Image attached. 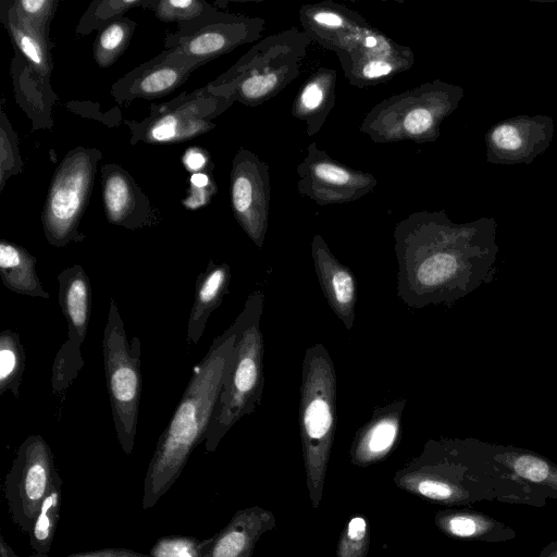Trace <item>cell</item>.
<instances>
[{"label": "cell", "mask_w": 557, "mask_h": 557, "mask_svg": "<svg viewBox=\"0 0 557 557\" xmlns=\"http://www.w3.org/2000/svg\"><path fill=\"white\" fill-rule=\"evenodd\" d=\"M336 81L335 70L319 67L298 89L292 104V114L306 123L308 136H313L321 129L334 108Z\"/></svg>", "instance_id": "23"}, {"label": "cell", "mask_w": 557, "mask_h": 557, "mask_svg": "<svg viewBox=\"0 0 557 557\" xmlns=\"http://www.w3.org/2000/svg\"><path fill=\"white\" fill-rule=\"evenodd\" d=\"M136 23L123 16L102 28L92 46L94 60L101 69L111 66L125 52Z\"/></svg>", "instance_id": "30"}, {"label": "cell", "mask_w": 557, "mask_h": 557, "mask_svg": "<svg viewBox=\"0 0 557 557\" xmlns=\"http://www.w3.org/2000/svg\"><path fill=\"white\" fill-rule=\"evenodd\" d=\"M231 281L227 263L210 259L206 270L198 274L194 304L187 323V342L197 344L201 338L211 313L221 305Z\"/></svg>", "instance_id": "25"}, {"label": "cell", "mask_w": 557, "mask_h": 557, "mask_svg": "<svg viewBox=\"0 0 557 557\" xmlns=\"http://www.w3.org/2000/svg\"><path fill=\"white\" fill-rule=\"evenodd\" d=\"M311 257L326 302L346 330H352L357 302L354 272L332 253L320 234L312 238Z\"/></svg>", "instance_id": "19"}, {"label": "cell", "mask_w": 557, "mask_h": 557, "mask_svg": "<svg viewBox=\"0 0 557 557\" xmlns=\"http://www.w3.org/2000/svg\"><path fill=\"white\" fill-rule=\"evenodd\" d=\"M66 557H151L126 548H104L72 554Z\"/></svg>", "instance_id": "41"}, {"label": "cell", "mask_w": 557, "mask_h": 557, "mask_svg": "<svg viewBox=\"0 0 557 557\" xmlns=\"http://www.w3.org/2000/svg\"><path fill=\"white\" fill-rule=\"evenodd\" d=\"M60 487L61 479L55 473L29 533L33 549L40 554L47 553L52 544L60 510Z\"/></svg>", "instance_id": "32"}, {"label": "cell", "mask_w": 557, "mask_h": 557, "mask_svg": "<svg viewBox=\"0 0 557 557\" xmlns=\"http://www.w3.org/2000/svg\"><path fill=\"white\" fill-rule=\"evenodd\" d=\"M25 351L17 332L0 333V396L10 392L20 397V386L25 370Z\"/></svg>", "instance_id": "29"}, {"label": "cell", "mask_w": 557, "mask_h": 557, "mask_svg": "<svg viewBox=\"0 0 557 557\" xmlns=\"http://www.w3.org/2000/svg\"><path fill=\"white\" fill-rule=\"evenodd\" d=\"M201 65L177 48L165 49L119 78L111 87V96L121 106L135 99L168 96Z\"/></svg>", "instance_id": "16"}, {"label": "cell", "mask_w": 557, "mask_h": 557, "mask_svg": "<svg viewBox=\"0 0 557 557\" xmlns=\"http://www.w3.org/2000/svg\"><path fill=\"white\" fill-rule=\"evenodd\" d=\"M234 102L210 92L207 86L186 91L150 107L140 121H126L132 145L177 144L190 140L213 129V122Z\"/></svg>", "instance_id": "9"}, {"label": "cell", "mask_w": 557, "mask_h": 557, "mask_svg": "<svg viewBox=\"0 0 557 557\" xmlns=\"http://www.w3.org/2000/svg\"><path fill=\"white\" fill-rule=\"evenodd\" d=\"M337 58L349 84L358 88L385 83L409 70L416 60L409 47L372 25L349 51Z\"/></svg>", "instance_id": "14"}, {"label": "cell", "mask_w": 557, "mask_h": 557, "mask_svg": "<svg viewBox=\"0 0 557 557\" xmlns=\"http://www.w3.org/2000/svg\"><path fill=\"white\" fill-rule=\"evenodd\" d=\"M205 541L185 536L160 539L151 548V557H200Z\"/></svg>", "instance_id": "37"}, {"label": "cell", "mask_w": 557, "mask_h": 557, "mask_svg": "<svg viewBox=\"0 0 557 557\" xmlns=\"http://www.w3.org/2000/svg\"><path fill=\"white\" fill-rule=\"evenodd\" d=\"M418 491L423 496L436 500L453 499L457 495L453 487L442 480H422L419 482Z\"/></svg>", "instance_id": "39"}, {"label": "cell", "mask_w": 557, "mask_h": 557, "mask_svg": "<svg viewBox=\"0 0 557 557\" xmlns=\"http://www.w3.org/2000/svg\"><path fill=\"white\" fill-rule=\"evenodd\" d=\"M442 523L448 533L462 539L496 543L516 537L515 530L507 524L475 511L454 512L443 518Z\"/></svg>", "instance_id": "28"}, {"label": "cell", "mask_w": 557, "mask_h": 557, "mask_svg": "<svg viewBox=\"0 0 557 557\" xmlns=\"http://www.w3.org/2000/svg\"><path fill=\"white\" fill-rule=\"evenodd\" d=\"M496 236L494 218L455 223L444 210L407 215L393 233L397 297L411 310L451 307L491 283L497 272Z\"/></svg>", "instance_id": "1"}, {"label": "cell", "mask_w": 557, "mask_h": 557, "mask_svg": "<svg viewBox=\"0 0 557 557\" xmlns=\"http://www.w3.org/2000/svg\"><path fill=\"white\" fill-rule=\"evenodd\" d=\"M140 339L128 341L116 301L110 299L102 352L107 389L116 437L123 451H133L141 396Z\"/></svg>", "instance_id": "6"}, {"label": "cell", "mask_w": 557, "mask_h": 557, "mask_svg": "<svg viewBox=\"0 0 557 557\" xmlns=\"http://www.w3.org/2000/svg\"><path fill=\"white\" fill-rule=\"evenodd\" d=\"M337 379L326 347L317 343L306 349L301 366L299 425L308 468L321 472L336 428Z\"/></svg>", "instance_id": "7"}, {"label": "cell", "mask_w": 557, "mask_h": 557, "mask_svg": "<svg viewBox=\"0 0 557 557\" xmlns=\"http://www.w3.org/2000/svg\"><path fill=\"white\" fill-rule=\"evenodd\" d=\"M311 41L297 27L271 34L206 86L213 95L233 102L260 106L299 76Z\"/></svg>", "instance_id": "3"}, {"label": "cell", "mask_w": 557, "mask_h": 557, "mask_svg": "<svg viewBox=\"0 0 557 557\" xmlns=\"http://www.w3.org/2000/svg\"><path fill=\"white\" fill-rule=\"evenodd\" d=\"M265 27L262 17L222 12L219 9L180 25L165 39V49L177 48L202 65L235 48L257 41Z\"/></svg>", "instance_id": "10"}, {"label": "cell", "mask_w": 557, "mask_h": 557, "mask_svg": "<svg viewBox=\"0 0 557 557\" xmlns=\"http://www.w3.org/2000/svg\"><path fill=\"white\" fill-rule=\"evenodd\" d=\"M554 121L544 114H520L492 125L485 134L486 160L492 164H531L550 145Z\"/></svg>", "instance_id": "15"}, {"label": "cell", "mask_w": 557, "mask_h": 557, "mask_svg": "<svg viewBox=\"0 0 557 557\" xmlns=\"http://www.w3.org/2000/svg\"><path fill=\"white\" fill-rule=\"evenodd\" d=\"M463 96L461 86L438 78L426 82L375 104L362 120L360 132L377 144L433 143Z\"/></svg>", "instance_id": "5"}, {"label": "cell", "mask_w": 557, "mask_h": 557, "mask_svg": "<svg viewBox=\"0 0 557 557\" xmlns=\"http://www.w3.org/2000/svg\"><path fill=\"white\" fill-rule=\"evenodd\" d=\"M0 21L8 30L14 49H16L32 67L44 78L50 79L53 70L51 42L17 21L7 8L0 3Z\"/></svg>", "instance_id": "27"}, {"label": "cell", "mask_w": 557, "mask_h": 557, "mask_svg": "<svg viewBox=\"0 0 557 557\" xmlns=\"http://www.w3.org/2000/svg\"><path fill=\"white\" fill-rule=\"evenodd\" d=\"M407 399L399 398L376 407L370 420L358 431L354 456L368 462L385 456L398 438Z\"/></svg>", "instance_id": "24"}, {"label": "cell", "mask_w": 557, "mask_h": 557, "mask_svg": "<svg viewBox=\"0 0 557 557\" xmlns=\"http://www.w3.org/2000/svg\"><path fill=\"white\" fill-rule=\"evenodd\" d=\"M10 73L16 101L33 122V129H50L53 125L52 107L57 99L50 79L40 76L16 49Z\"/></svg>", "instance_id": "20"}, {"label": "cell", "mask_w": 557, "mask_h": 557, "mask_svg": "<svg viewBox=\"0 0 557 557\" xmlns=\"http://www.w3.org/2000/svg\"><path fill=\"white\" fill-rule=\"evenodd\" d=\"M53 454L41 435L28 436L17 448L5 480V495L14 522L29 534L55 476Z\"/></svg>", "instance_id": "11"}, {"label": "cell", "mask_w": 557, "mask_h": 557, "mask_svg": "<svg viewBox=\"0 0 557 557\" xmlns=\"http://www.w3.org/2000/svg\"><path fill=\"white\" fill-rule=\"evenodd\" d=\"M101 189L109 223L127 230L153 224L156 212L134 177L114 163L101 166Z\"/></svg>", "instance_id": "18"}, {"label": "cell", "mask_w": 557, "mask_h": 557, "mask_svg": "<svg viewBox=\"0 0 557 557\" xmlns=\"http://www.w3.org/2000/svg\"><path fill=\"white\" fill-rule=\"evenodd\" d=\"M218 8L203 0H157L153 11L162 22H176L177 26L194 22Z\"/></svg>", "instance_id": "35"}, {"label": "cell", "mask_w": 557, "mask_h": 557, "mask_svg": "<svg viewBox=\"0 0 557 557\" xmlns=\"http://www.w3.org/2000/svg\"><path fill=\"white\" fill-rule=\"evenodd\" d=\"M182 161L187 170L194 173L213 171L210 153L201 147H190L184 153Z\"/></svg>", "instance_id": "38"}, {"label": "cell", "mask_w": 557, "mask_h": 557, "mask_svg": "<svg viewBox=\"0 0 557 557\" xmlns=\"http://www.w3.org/2000/svg\"><path fill=\"white\" fill-rule=\"evenodd\" d=\"M1 4L28 29L49 40V26L59 4L58 0H2Z\"/></svg>", "instance_id": "33"}, {"label": "cell", "mask_w": 557, "mask_h": 557, "mask_svg": "<svg viewBox=\"0 0 557 557\" xmlns=\"http://www.w3.org/2000/svg\"><path fill=\"white\" fill-rule=\"evenodd\" d=\"M264 294H249L243 310L232 360L205 437L207 451H213L227 431L260 405L264 388V342L260 320Z\"/></svg>", "instance_id": "4"}, {"label": "cell", "mask_w": 557, "mask_h": 557, "mask_svg": "<svg viewBox=\"0 0 557 557\" xmlns=\"http://www.w3.org/2000/svg\"><path fill=\"white\" fill-rule=\"evenodd\" d=\"M20 154L17 135L7 117L4 111L0 114V191L7 181L23 170Z\"/></svg>", "instance_id": "36"}, {"label": "cell", "mask_w": 557, "mask_h": 557, "mask_svg": "<svg viewBox=\"0 0 557 557\" xmlns=\"http://www.w3.org/2000/svg\"><path fill=\"white\" fill-rule=\"evenodd\" d=\"M36 257L8 240L0 242V276L3 285L21 295L49 299L36 272Z\"/></svg>", "instance_id": "26"}, {"label": "cell", "mask_w": 557, "mask_h": 557, "mask_svg": "<svg viewBox=\"0 0 557 557\" xmlns=\"http://www.w3.org/2000/svg\"><path fill=\"white\" fill-rule=\"evenodd\" d=\"M83 366L81 348L66 339L60 346L52 366L51 386L53 395H64L77 377Z\"/></svg>", "instance_id": "34"}, {"label": "cell", "mask_w": 557, "mask_h": 557, "mask_svg": "<svg viewBox=\"0 0 557 557\" xmlns=\"http://www.w3.org/2000/svg\"><path fill=\"white\" fill-rule=\"evenodd\" d=\"M230 195L237 223L252 243L262 248L269 225V166L244 147L232 161Z\"/></svg>", "instance_id": "13"}, {"label": "cell", "mask_w": 557, "mask_h": 557, "mask_svg": "<svg viewBox=\"0 0 557 557\" xmlns=\"http://www.w3.org/2000/svg\"><path fill=\"white\" fill-rule=\"evenodd\" d=\"M366 521L363 518H352L348 523L347 537L354 542H360L366 535Z\"/></svg>", "instance_id": "42"}, {"label": "cell", "mask_w": 557, "mask_h": 557, "mask_svg": "<svg viewBox=\"0 0 557 557\" xmlns=\"http://www.w3.org/2000/svg\"><path fill=\"white\" fill-rule=\"evenodd\" d=\"M539 557H557V540L548 543L540 553Z\"/></svg>", "instance_id": "43"}, {"label": "cell", "mask_w": 557, "mask_h": 557, "mask_svg": "<svg viewBox=\"0 0 557 557\" xmlns=\"http://www.w3.org/2000/svg\"><path fill=\"white\" fill-rule=\"evenodd\" d=\"M302 32L336 55L349 51L371 26L356 11L331 0L299 9Z\"/></svg>", "instance_id": "17"}, {"label": "cell", "mask_w": 557, "mask_h": 557, "mask_svg": "<svg viewBox=\"0 0 557 557\" xmlns=\"http://www.w3.org/2000/svg\"><path fill=\"white\" fill-rule=\"evenodd\" d=\"M157 0H95L82 15L76 26L77 35H88L124 16L133 8L143 7L153 10Z\"/></svg>", "instance_id": "31"}, {"label": "cell", "mask_w": 557, "mask_h": 557, "mask_svg": "<svg viewBox=\"0 0 557 557\" xmlns=\"http://www.w3.org/2000/svg\"><path fill=\"white\" fill-rule=\"evenodd\" d=\"M297 190L319 206L356 201L377 185L372 173L355 170L333 159L313 141L297 166Z\"/></svg>", "instance_id": "12"}, {"label": "cell", "mask_w": 557, "mask_h": 557, "mask_svg": "<svg viewBox=\"0 0 557 557\" xmlns=\"http://www.w3.org/2000/svg\"><path fill=\"white\" fill-rule=\"evenodd\" d=\"M216 191V185L195 187L190 185L188 195L182 200L188 210H197L209 203Z\"/></svg>", "instance_id": "40"}, {"label": "cell", "mask_w": 557, "mask_h": 557, "mask_svg": "<svg viewBox=\"0 0 557 557\" xmlns=\"http://www.w3.org/2000/svg\"><path fill=\"white\" fill-rule=\"evenodd\" d=\"M101 158L98 149L79 146L67 152L54 171L41 214L45 237L51 246L61 248L84 240L79 224Z\"/></svg>", "instance_id": "8"}, {"label": "cell", "mask_w": 557, "mask_h": 557, "mask_svg": "<svg viewBox=\"0 0 557 557\" xmlns=\"http://www.w3.org/2000/svg\"><path fill=\"white\" fill-rule=\"evenodd\" d=\"M59 304L67 322V339L79 347L84 343L90 319L91 287L82 265L74 264L58 274Z\"/></svg>", "instance_id": "22"}, {"label": "cell", "mask_w": 557, "mask_h": 557, "mask_svg": "<svg viewBox=\"0 0 557 557\" xmlns=\"http://www.w3.org/2000/svg\"><path fill=\"white\" fill-rule=\"evenodd\" d=\"M491 458L544 498L557 499V465L524 448L486 443Z\"/></svg>", "instance_id": "21"}, {"label": "cell", "mask_w": 557, "mask_h": 557, "mask_svg": "<svg viewBox=\"0 0 557 557\" xmlns=\"http://www.w3.org/2000/svg\"><path fill=\"white\" fill-rule=\"evenodd\" d=\"M242 322L239 313L232 325L213 339L205 357L194 368L148 466L141 502L144 509L154 506L169 491L195 447L205 441Z\"/></svg>", "instance_id": "2"}]
</instances>
